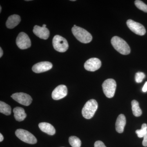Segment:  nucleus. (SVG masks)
<instances>
[{"mask_svg":"<svg viewBox=\"0 0 147 147\" xmlns=\"http://www.w3.org/2000/svg\"><path fill=\"white\" fill-rule=\"evenodd\" d=\"M71 31L76 39L84 43H89L92 41V37L86 30L74 25L71 29Z\"/></svg>","mask_w":147,"mask_h":147,"instance_id":"1","label":"nucleus"},{"mask_svg":"<svg viewBox=\"0 0 147 147\" xmlns=\"http://www.w3.org/2000/svg\"><path fill=\"white\" fill-rule=\"evenodd\" d=\"M111 42L114 48L122 55H127L130 53V47L127 43L119 37H113Z\"/></svg>","mask_w":147,"mask_h":147,"instance_id":"2","label":"nucleus"},{"mask_svg":"<svg viewBox=\"0 0 147 147\" xmlns=\"http://www.w3.org/2000/svg\"><path fill=\"white\" fill-rule=\"evenodd\" d=\"M98 105L97 102L94 99H90L86 102L82 109V114L85 118L91 119L97 110Z\"/></svg>","mask_w":147,"mask_h":147,"instance_id":"3","label":"nucleus"},{"mask_svg":"<svg viewBox=\"0 0 147 147\" xmlns=\"http://www.w3.org/2000/svg\"><path fill=\"white\" fill-rule=\"evenodd\" d=\"M15 134L18 139L27 144H34L37 142L36 138L33 134L25 129H17L15 131Z\"/></svg>","mask_w":147,"mask_h":147,"instance_id":"4","label":"nucleus"},{"mask_svg":"<svg viewBox=\"0 0 147 147\" xmlns=\"http://www.w3.org/2000/svg\"><path fill=\"white\" fill-rule=\"evenodd\" d=\"M117 88V84L113 79L105 80L102 84V90L106 97L111 98L114 96Z\"/></svg>","mask_w":147,"mask_h":147,"instance_id":"5","label":"nucleus"},{"mask_svg":"<svg viewBox=\"0 0 147 147\" xmlns=\"http://www.w3.org/2000/svg\"><path fill=\"white\" fill-rule=\"evenodd\" d=\"M53 45L55 50L60 53H64L67 50L68 44L67 40L61 36H55L53 39Z\"/></svg>","mask_w":147,"mask_h":147,"instance_id":"6","label":"nucleus"},{"mask_svg":"<svg viewBox=\"0 0 147 147\" xmlns=\"http://www.w3.org/2000/svg\"><path fill=\"white\" fill-rule=\"evenodd\" d=\"M16 43L18 47L22 50L28 49L31 45L30 38L26 34L23 32L18 35L16 39Z\"/></svg>","mask_w":147,"mask_h":147,"instance_id":"7","label":"nucleus"},{"mask_svg":"<svg viewBox=\"0 0 147 147\" xmlns=\"http://www.w3.org/2000/svg\"><path fill=\"white\" fill-rule=\"evenodd\" d=\"M11 97L18 103L25 106H29L32 101L30 96L25 93L19 92L13 94Z\"/></svg>","mask_w":147,"mask_h":147,"instance_id":"8","label":"nucleus"},{"mask_svg":"<svg viewBox=\"0 0 147 147\" xmlns=\"http://www.w3.org/2000/svg\"><path fill=\"white\" fill-rule=\"evenodd\" d=\"M127 25L129 28L136 34L143 36L146 34V30L144 27L140 23L129 19L127 21Z\"/></svg>","mask_w":147,"mask_h":147,"instance_id":"9","label":"nucleus"},{"mask_svg":"<svg viewBox=\"0 0 147 147\" xmlns=\"http://www.w3.org/2000/svg\"><path fill=\"white\" fill-rule=\"evenodd\" d=\"M101 65V61L99 59L92 58L86 62L84 64V67L88 71H94L99 69Z\"/></svg>","mask_w":147,"mask_h":147,"instance_id":"10","label":"nucleus"},{"mask_svg":"<svg viewBox=\"0 0 147 147\" xmlns=\"http://www.w3.org/2000/svg\"><path fill=\"white\" fill-rule=\"evenodd\" d=\"M67 94V89L65 85H61L56 87L52 93L53 99L59 100L65 97Z\"/></svg>","mask_w":147,"mask_h":147,"instance_id":"11","label":"nucleus"},{"mask_svg":"<svg viewBox=\"0 0 147 147\" xmlns=\"http://www.w3.org/2000/svg\"><path fill=\"white\" fill-rule=\"evenodd\" d=\"M53 67V64L48 61L40 62L36 64L33 66L32 69L33 71L36 73H40L45 72Z\"/></svg>","mask_w":147,"mask_h":147,"instance_id":"12","label":"nucleus"},{"mask_svg":"<svg viewBox=\"0 0 147 147\" xmlns=\"http://www.w3.org/2000/svg\"><path fill=\"white\" fill-rule=\"evenodd\" d=\"M33 32L36 36L41 39L46 40L50 36V31L46 28L35 26L34 28Z\"/></svg>","mask_w":147,"mask_h":147,"instance_id":"13","label":"nucleus"},{"mask_svg":"<svg viewBox=\"0 0 147 147\" xmlns=\"http://www.w3.org/2000/svg\"><path fill=\"white\" fill-rule=\"evenodd\" d=\"M21 21V17L19 15L13 14L8 17L6 23V25L8 28L13 29L18 25Z\"/></svg>","mask_w":147,"mask_h":147,"instance_id":"14","label":"nucleus"},{"mask_svg":"<svg viewBox=\"0 0 147 147\" xmlns=\"http://www.w3.org/2000/svg\"><path fill=\"white\" fill-rule=\"evenodd\" d=\"M38 127L41 131L49 135H53L56 133L55 127L51 124L48 123H40L38 124Z\"/></svg>","mask_w":147,"mask_h":147,"instance_id":"15","label":"nucleus"},{"mask_svg":"<svg viewBox=\"0 0 147 147\" xmlns=\"http://www.w3.org/2000/svg\"><path fill=\"white\" fill-rule=\"evenodd\" d=\"M126 124V118L125 116L121 114L118 117L116 122V130L118 133L123 132L124 128Z\"/></svg>","mask_w":147,"mask_h":147,"instance_id":"16","label":"nucleus"},{"mask_svg":"<svg viewBox=\"0 0 147 147\" xmlns=\"http://www.w3.org/2000/svg\"><path fill=\"white\" fill-rule=\"evenodd\" d=\"M13 113L15 119L18 121H24L27 115L24 108L17 107L13 109Z\"/></svg>","mask_w":147,"mask_h":147,"instance_id":"17","label":"nucleus"},{"mask_svg":"<svg viewBox=\"0 0 147 147\" xmlns=\"http://www.w3.org/2000/svg\"><path fill=\"white\" fill-rule=\"evenodd\" d=\"M131 108L133 115L135 117H140L142 115V110L139 106V103L136 100H134L131 101Z\"/></svg>","mask_w":147,"mask_h":147,"instance_id":"18","label":"nucleus"},{"mask_svg":"<svg viewBox=\"0 0 147 147\" xmlns=\"http://www.w3.org/2000/svg\"><path fill=\"white\" fill-rule=\"evenodd\" d=\"M0 112L6 115H9L11 114V108L9 105L3 101H0Z\"/></svg>","mask_w":147,"mask_h":147,"instance_id":"19","label":"nucleus"},{"mask_svg":"<svg viewBox=\"0 0 147 147\" xmlns=\"http://www.w3.org/2000/svg\"><path fill=\"white\" fill-rule=\"evenodd\" d=\"M69 144L72 147H81L82 142L78 137L71 136L69 139Z\"/></svg>","mask_w":147,"mask_h":147,"instance_id":"20","label":"nucleus"},{"mask_svg":"<svg viewBox=\"0 0 147 147\" xmlns=\"http://www.w3.org/2000/svg\"><path fill=\"white\" fill-rule=\"evenodd\" d=\"M147 132V125L146 123L142 124V128L140 129H137L136 131V134L139 138H143L144 137Z\"/></svg>","mask_w":147,"mask_h":147,"instance_id":"21","label":"nucleus"},{"mask_svg":"<svg viewBox=\"0 0 147 147\" xmlns=\"http://www.w3.org/2000/svg\"><path fill=\"white\" fill-rule=\"evenodd\" d=\"M135 5L137 8L144 12H147V5L142 1L140 0H136L134 2Z\"/></svg>","mask_w":147,"mask_h":147,"instance_id":"22","label":"nucleus"},{"mask_svg":"<svg viewBox=\"0 0 147 147\" xmlns=\"http://www.w3.org/2000/svg\"><path fill=\"white\" fill-rule=\"evenodd\" d=\"M145 76V74L143 72H139L135 74V81L137 83H142L143 80L144 79Z\"/></svg>","mask_w":147,"mask_h":147,"instance_id":"23","label":"nucleus"},{"mask_svg":"<svg viewBox=\"0 0 147 147\" xmlns=\"http://www.w3.org/2000/svg\"><path fill=\"white\" fill-rule=\"evenodd\" d=\"M94 147H106L105 146L104 143L100 141H96L94 143Z\"/></svg>","mask_w":147,"mask_h":147,"instance_id":"24","label":"nucleus"},{"mask_svg":"<svg viewBox=\"0 0 147 147\" xmlns=\"http://www.w3.org/2000/svg\"><path fill=\"white\" fill-rule=\"evenodd\" d=\"M143 138H144V140L142 142V144L144 146L147 147V132Z\"/></svg>","mask_w":147,"mask_h":147,"instance_id":"25","label":"nucleus"},{"mask_svg":"<svg viewBox=\"0 0 147 147\" xmlns=\"http://www.w3.org/2000/svg\"><path fill=\"white\" fill-rule=\"evenodd\" d=\"M142 91L144 92H146L147 91V82L145 83L143 88H142Z\"/></svg>","mask_w":147,"mask_h":147,"instance_id":"26","label":"nucleus"},{"mask_svg":"<svg viewBox=\"0 0 147 147\" xmlns=\"http://www.w3.org/2000/svg\"><path fill=\"white\" fill-rule=\"evenodd\" d=\"M4 137L3 136L2 134L1 133L0 134V142H2L3 140Z\"/></svg>","mask_w":147,"mask_h":147,"instance_id":"27","label":"nucleus"},{"mask_svg":"<svg viewBox=\"0 0 147 147\" xmlns=\"http://www.w3.org/2000/svg\"><path fill=\"white\" fill-rule=\"evenodd\" d=\"M3 55V51L1 47L0 48V57H1Z\"/></svg>","mask_w":147,"mask_h":147,"instance_id":"28","label":"nucleus"},{"mask_svg":"<svg viewBox=\"0 0 147 147\" xmlns=\"http://www.w3.org/2000/svg\"><path fill=\"white\" fill-rule=\"evenodd\" d=\"M43 27H45V28H46V25L45 24H44V25H42V26Z\"/></svg>","mask_w":147,"mask_h":147,"instance_id":"29","label":"nucleus"},{"mask_svg":"<svg viewBox=\"0 0 147 147\" xmlns=\"http://www.w3.org/2000/svg\"><path fill=\"white\" fill-rule=\"evenodd\" d=\"M2 7H0V12H1V11Z\"/></svg>","mask_w":147,"mask_h":147,"instance_id":"30","label":"nucleus"},{"mask_svg":"<svg viewBox=\"0 0 147 147\" xmlns=\"http://www.w3.org/2000/svg\"></svg>","mask_w":147,"mask_h":147,"instance_id":"31","label":"nucleus"}]
</instances>
